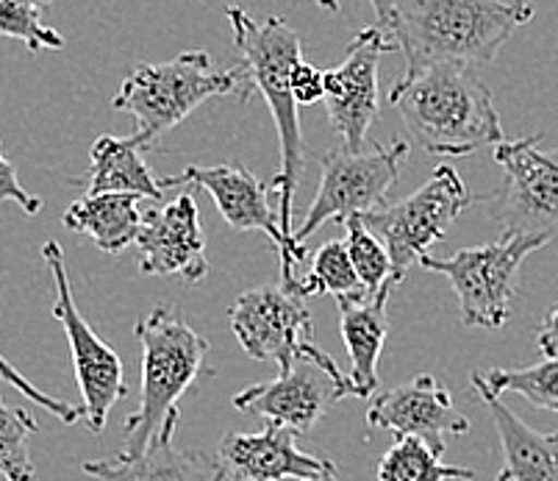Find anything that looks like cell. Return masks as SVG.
<instances>
[{"instance_id": "13", "label": "cell", "mask_w": 558, "mask_h": 481, "mask_svg": "<svg viewBox=\"0 0 558 481\" xmlns=\"http://www.w3.org/2000/svg\"><path fill=\"white\" fill-rule=\"evenodd\" d=\"M398 50L384 28L369 25L350 39L342 64L326 70V115L344 151H362L378 118L380 56Z\"/></svg>"}, {"instance_id": "4", "label": "cell", "mask_w": 558, "mask_h": 481, "mask_svg": "<svg viewBox=\"0 0 558 481\" xmlns=\"http://www.w3.org/2000/svg\"><path fill=\"white\" fill-rule=\"evenodd\" d=\"M134 334L142 346V387L140 407L125 418L123 457H140L154 440L179 434V401L201 378L209 353V339L172 306H156L136 321Z\"/></svg>"}, {"instance_id": "24", "label": "cell", "mask_w": 558, "mask_h": 481, "mask_svg": "<svg viewBox=\"0 0 558 481\" xmlns=\"http://www.w3.org/2000/svg\"><path fill=\"white\" fill-rule=\"evenodd\" d=\"M364 285L359 281V273L350 262V253L344 240H331L326 245H319V251L314 253L312 267L301 276V285H298V296L312 298V296H353V292H362Z\"/></svg>"}, {"instance_id": "33", "label": "cell", "mask_w": 558, "mask_h": 481, "mask_svg": "<svg viewBox=\"0 0 558 481\" xmlns=\"http://www.w3.org/2000/svg\"><path fill=\"white\" fill-rule=\"evenodd\" d=\"M369 3H373L375 20H378V28L389 32V25H392V14H395V9H398L400 0H369Z\"/></svg>"}, {"instance_id": "6", "label": "cell", "mask_w": 558, "mask_h": 481, "mask_svg": "<svg viewBox=\"0 0 558 481\" xmlns=\"http://www.w3.org/2000/svg\"><path fill=\"white\" fill-rule=\"evenodd\" d=\"M545 245L547 240L539 237L500 235V240L464 248L453 256L425 253L420 267L439 273L453 285L464 326L504 328L514 309L522 262Z\"/></svg>"}, {"instance_id": "34", "label": "cell", "mask_w": 558, "mask_h": 481, "mask_svg": "<svg viewBox=\"0 0 558 481\" xmlns=\"http://www.w3.org/2000/svg\"><path fill=\"white\" fill-rule=\"evenodd\" d=\"M287 481H339V470L333 468L323 476H312V479H287Z\"/></svg>"}, {"instance_id": "2", "label": "cell", "mask_w": 558, "mask_h": 481, "mask_svg": "<svg viewBox=\"0 0 558 481\" xmlns=\"http://www.w3.org/2000/svg\"><path fill=\"white\" fill-rule=\"evenodd\" d=\"M414 143L436 156H470L506 140L495 95L478 68L434 64L403 73L389 89Z\"/></svg>"}, {"instance_id": "23", "label": "cell", "mask_w": 558, "mask_h": 481, "mask_svg": "<svg viewBox=\"0 0 558 481\" xmlns=\"http://www.w3.org/2000/svg\"><path fill=\"white\" fill-rule=\"evenodd\" d=\"M475 481V473L461 465H445L425 440L398 437L392 448L380 457L378 481Z\"/></svg>"}, {"instance_id": "14", "label": "cell", "mask_w": 558, "mask_h": 481, "mask_svg": "<svg viewBox=\"0 0 558 481\" xmlns=\"http://www.w3.org/2000/svg\"><path fill=\"white\" fill-rule=\"evenodd\" d=\"M231 332L242 351L256 362H276L278 371L292 368L312 334L306 298L287 287H256L233 301Z\"/></svg>"}, {"instance_id": "1", "label": "cell", "mask_w": 558, "mask_h": 481, "mask_svg": "<svg viewBox=\"0 0 558 481\" xmlns=\"http://www.w3.org/2000/svg\"><path fill=\"white\" fill-rule=\"evenodd\" d=\"M531 17L527 0H400L387 34L403 50V73L434 64L481 70Z\"/></svg>"}, {"instance_id": "16", "label": "cell", "mask_w": 558, "mask_h": 481, "mask_svg": "<svg viewBox=\"0 0 558 481\" xmlns=\"http://www.w3.org/2000/svg\"><path fill=\"white\" fill-rule=\"evenodd\" d=\"M367 423L387 429L395 437H420L436 450H445V434L470 432V420L456 409L448 389L430 373L414 376L400 387L380 393L367 409Z\"/></svg>"}, {"instance_id": "11", "label": "cell", "mask_w": 558, "mask_h": 481, "mask_svg": "<svg viewBox=\"0 0 558 481\" xmlns=\"http://www.w3.org/2000/svg\"><path fill=\"white\" fill-rule=\"evenodd\" d=\"M43 260L45 265L50 267V276H53V317L64 326L70 351H73L75 382H78L81 398H84L86 426L98 434L106 429L111 407H114L117 401H123L125 395H129L123 359L117 357L114 348L106 346L104 339L93 332V326L84 321V315H81L78 306H75L73 290H70L68 267H64L62 245L56 240L45 242Z\"/></svg>"}, {"instance_id": "15", "label": "cell", "mask_w": 558, "mask_h": 481, "mask_svg": "<svg viewBox=\"0 0 558 481\" xmlns=\"http://www.w3.org/2000/svg\"><path fill=\"white\" fill-rule=\"evenodd\" d=\"M136 248L140 273L145 276H181L186 285H201L209 276V260L195 195L184 192L170 204L150 209Z\"/></svg>"}, {"instance_id": "21", "label": "cell", "mask_w": 558, "mask_h": 481, "mask_svg": "<svg viewBox=\"0 0 558 481\" xmlns=\"http://www.w3.org/2000/svg\"><path fill=\"white\" fill-rule=\"evenodd\" d=\"M154 148L148 136L134 131L131 136L104 134L89 148V173L75 179L89 195L98 192H134L140 197L161 201V181L145 161V151Z\"/></svg>"}, {"instance_id": "26", "label": "cell", "mask_w": 558, "mask_h": 481, "mask_svg": "<svg viewBox=\"0 0 558 481\" xmlns=\"http://www.w3.org/2000/svg\"><path fill=\"white\" fill-rule=\"evenodd\" d=\"M39 432L34 414L20 407H9L0 395V476L7 481H34L32 443Z\"/></svg>"}, {"instance_id": "19", "label": "cell", "mask_w": 558, "mask_h": 481, "mask_svg": "<svg viewBox=\"0 0 558 481\" xmlns=\"http://www.w3.org/2000/svg\"><path fill=\"white\" fill-rule=\"evenodd\" d=\"M475 387L500 437L504 448V473L509 481H558V432H536L509 407L500 404V395L486 387L481 371L470 373Z\"/></svg>"}, {"instance_id": "36", "label": "cell", "mask_w": 558, "mask_h": 481, "mask_svg": "<svg viewBox=\"0 0 558 481\" xmlns=\"http://www.w3.org/2000/svg\"><path fill=\"white\" fill-rule=\"evenodd\" d=\"M495 481H509V479H506V473H504V470H500V476H497Z\"/></svg>"}, {"instance_id": "18", "label": "cell", "mask_w": 558, "mask_h": 481, "mask_svg": "<svg viewBox=\"0 0 558 481\" xmlns=\"http://www.w3.org/2000/svg\"><path fill=\"white\" fill-rule=\"evenodd\" d=\"M400 281L392 278L380 290L339 296V332L350 357V384L353 395L373 398L378 387V359L389 334V298Z\"/></svg>"}, {"instance_id": "35", "label": "cell", "mask_w": 558, "mask_h": 481, "mask_svg": "<svg viewBox=\"0 0 558 481\" xmlns=\"http://www.w3.org/2000/svg\"><path fill=\"white\" fill-rule=\"evenodd\" d=\"M319 9H326V12H339L342 9V3L339 0H314Z\"/></svg>"}, {"instance_id": "5", "label": "cell", "mask_w": 558, "mask_h": 481, "mask_svg": "<svg viewBox=\"0 0 558 481\" xmlns=\"http://www.w3.org/2000/svg\"><path fill=\"white\" fill-rule=\"evenodd\" d=\"M240 95L242 104L251 98L245 70H217L206 50H184L170 62L136 64L120 84L111 106L136 118L142 134L156 143L161 134L186 120L209 98Z\"/></svg>"}, {"instance_id": "7", "label": "cell", "mask_w": 558, "mask_h": 481, "mask_svg": "<svg viewBox=\"0 0 558 481\" xmlns=\"http://www.w3.org/2000/svg\"><path fill=\"white\" fill-rule=\"evenodd\" d=\"M409 161V143L395 140L373 151H328L319 167V190L308 206L306 217L295 229V240L306 242L326 223H348L387 204L389 190Z\"/></svg>"}, {"instance_id": "12", "label": "cell", "mask_w": 558, "mask_h": 481, "mask_svg": "<svg viewBox=\"0 0 558 481\" xmlns=\"http://www.w3.org/2000/svg\"><path fill=\"white\" fill-rule=\"evenodd\" d=\"M201 187L215 197L217 209L226 217V223L236 231H262L276 242V251L281 256V285L289 292L298 296V285H301V262L306 260V245L287 235L281 229V217L270 209L267 201V184L247 170V167L236 165V161H226V165L201 167L190 165L181 176H170L161 179V187Z\"/></svg>"}, {"instance_id": "30", "label": "cell", "mask_w": 558, "mask_h": 481, "mask_svg": "<svg viewBox=\"0 0 558 481\" xmlns=\"http://www.w3.org/2000/svg\"><path fill=\"white\" fill-rule=\"evenodd\" d=\"M0 201H12V204H17L25 215H39L45 204L43 197L34 195V192H28L20 184L17 167L7 159L3 145H0Z\"/></svg>"}, {"instance_id": "20", "label": "cell", "mask_w": 558, "mask_h": 481, "mask_svg": "<svg viewBox=\"0 0 558 481\" xmlns=\"http://www.w3.org/2000/svg\"><path fill=\"white\" fill-rule=\"evenodd\" d=\"M84 473L100 481H228L220 457L181 448L175 437L154 440L140 457L117 454L84 462Z\"/></svg>"}, {"instance_id": "8", "label": "cell", "mask_w": 558, "mask_h": 481, "mask_svg": "<svg viewBox=\"0 0 558 481\" xmlns=\"http://www.w3.org/2000/svg\"><path fill=\"white\" fill-rule=\"evenodd\" d=\"M475 204V195L464 187L456 167L439 165L417 192L398 204H384L362 217L367 229L387 245L392 273L398 281L411 265H420L430 245L442 240L450 223Z\"/></svg>"}, {"instance_id": "32", "label": "cell", "mask_w": 558, "mask_h": 481, "mask_svg": "<svg viewBox=\"0 0 558 481\" xmlns=\"http://www.w3.org/2000/svg\"><path fill=\"white\" fill-rule=\"evenodd\" d=\"M536 348L542 351V357H558V303L536 328Z\"/></svg>"}, {"instance_id": "27", "label": "cell", "mask_w": 558, "mask_h": 481, "mask_svg": "<svg viewBox=\"0 0 558 481\" xmlns=\"http://www.w3.org/2000/svg\"><path fill=\"white\" fill-rule=\"evenodd\" d=\"M53 0H0V37L17 39L25 48L62 50L64 37L45 23V12Z\"/></svg>"}, {"instance_id": "10", "label": "cell", "mask_w": 558, "mask_h": 481, "mask_svg": "<svg viewBox=\"0 0 558 481\" xmlns=\"http://www.w3.org/2000/svg\"><path fill=\"white\" fill-rule=\"evenodd\" d=\"M344 395H353L350 376L328 351L308 339L292 368L278 371V378L242 389L233 395L240 412L258 414L264 420L295 429L298 434L312 432L319 418H326Z\"/></svg>"}, {"instance_id": "17", "label": "cell", "mask_w": 558, "mask_h": 481, "mask_svg": "<svg viewBox=\"0 0 558 481\" xmlns=\"http://www.w3.org/2000/svg\"><path fill=\"white\" fill-rule=\"evenodd\" d=\"M220 462L228 481H287L312 479L333 470L331 459L314 457L298 445V432L267 420L256 434H226L220 443Z\"/></svg>"}, {"instance_id": "3", "label": "cell", "mask_w": 558, "mask_h": 481, "mask_svg": "<svg viewBox=\"0 0 558 481\" xmlns=\"http://www.w3.org/2000/svg\"><path fill=\"white\" fill-rule=\"evenodd\" d=\"M231 23L233 45L240 50V68L245 70L251 93H262L272 118H276L278 143H281V170L270 190L278 192V217L281 229L295 240L292 229V204L306 170V140L301 129L295 93H292V70L303 62V45L298 32L283 17L253 20L245 9L226 7Z\"/></svg>"}, {"instance_id": "31", "label": "cell", "mask_w": 558, "mask_h": 481, "mask_svg": "<svg viewBox=\"0 0 558 481\" xmlns=\"http://www.w3.org/2000/svg\"><path fill=\"white\" fill-rule=\"evenodd\" d=\"M292 93L301 106H312L326 98V73L314 64L301 62L292 70Z\"/></svg>"}, {"instance_id": "29", "label": "cell", "mask_w": 558, "mask_h": 481, "mask_svg": "<svg viewBox=\"0 0 558 481\" xmlns=\"http://www.w3.org/2000/svg\"><path fill=\"white\" fill-rule=\"evenodd\" d=\"M0 378H3L7 384H12L17 393H23L28 401H34V404H39L43 409H48L56 420H62V423H68V426H73V423H78V420L84 418V409L70 407L68 401H59V398H53V395H48V393H43L39 387H34V384L28 382V378H25L23 373L14 368V364H9L3 357H0Z\"/></svg>"}, {"instance_id": "25", "label": "cell", "mask_w": 558, "mask_h": 481, "mask_svg": "<svg viewBox=\"0 0 558 481\" xmlns=\"http://www.w3.org/2000/svg\"><path fill=\"white\" fill-rule=\"evenodd\" d=\"M481 376L495 395L517 393L527 404H534L536 409L558 412V357H545L542 362L520 368V371L495 368V371H486Z\"/></svg>"}, {"instance_id": "22", "label": "cell", "mask_w": 558, "mask_h": 481, "mask_svg": "<svg viewBox=\"0 0 558 481\" xmlns=\"http://www.w3.org/2000/svg\"><path fill=\"white\" fill-rule=\"evenodd\" d=\"M64 226L84 235L104 253H123L142 235L145 217L140 212V195L134 192H98L78 197L64 212Z\"/></svg>"}, {"instance_id": "28", "label": "cell", "mask_w": 558, "mask_h": 481, "mask_svg": "<svg viewBox=\"0 0 558 481\" xmlns=\"http://www.w3.org/2000/svg\"><path fill=\"white\" fill-rule=\"evenodd\" d=\"M344 231H348L344 245H348L350 262L356 267L359 281L364 285V290L375 292L387 285V281H392L395 273L387 245L380 242L378 235H373L367 229V223L362 217H353V220L344 223Z\"/></svg>"}, {"instance_id": "9", "label": "cell", "mask_w": 558, "mask_h": 481, "mask_svg": "<svg viewBox=\"0 0 558 481\" xmlns=\"http://www.w3.org/2000/svg\"><path fill=\"white\" fill-rule=\"evenodd\" d=\"M542 134L504 140L495 161L504 167V184L495 192L492 217L511 237H558V148L542 151Z\"/></svg>"}]
</instances>
